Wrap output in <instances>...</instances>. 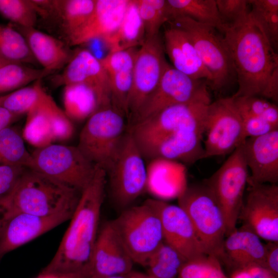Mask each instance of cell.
<instances>
[{
    "mask_svg": "<svg viewBox=\"0 0 278 278\" xmlns=\"http://www.w3.org/2000/svg\"><path fill=\"white\" fill-rule=\"evenodd\" d=\"M44 91L41 79L38 80L31 85L5 94L1 106L18 117L23 114L26 115Z\"/></svg>",
    "mask_w": 278,
    "mask_h": 278,
    "instance_id": "cell-38",
    "label": "cell"
},
{
    "mask_svg": "<svg viewBox=\"0 0 278 278\" xmlns=\"http://www.w3.org/2000/svg\"><path fill=\"white\" fill-rule=\"evenodd\" d=\"M206 255L222 260L226 237L223 213L211 190L203 182L186 186L178 197Z\"/></svg>",
    "mask_w": 278,
    "mask_h": 278,
    "instance_id": "cell-5",
    "label": "cell"
},
{
    "mask_svg": "<svg viewBox=\"0 0 278 278\" xmlns=\"http://www.w3.org/2000/svg\"><path fill=\"white\" fill-rule=\"evenodd\" d=\"M232 97L240 113L261 118L278 127V108L274 103L258 96Z\"/></svg>",
    "mask_w": 278,
    "mask_h": 278,
    "instance_id": "cell-40",
    "label": "cell"
},
{
    "mask_svg": "<svg viewBox=\"0 0 278 278\" xmlns=\"http://www.w3.org/2000/svg\"><path fill=\"white\" fill-rule=\"evenodd\" d=\"M246 269L249 278H275L266 268L261 266H253Z\"/></svg>",
    "mask_w": 278,
    "mask_h": 278,
    "instance_id": "cell-46",
    "label": "cell"
},
{
    "mask_svg": "<svg viewBox=\"0 0 278 278\" xmlns=\"http://www.w3.org/2000/svg\"><path fill=\"white\" fill-rule=\"evenodd\" d=\"M112 221L133 263L145 267L164 241L161 200L148 199L140 205L128 207Z\"/></svg>",
    "mask_w": 278,
    "mask_h": 278,
    "instance_id": "cell-4",
    "label": "cell"
},
{
    "mask_svg": "<svg viewBox=\"0 0 278 278\" xmlns=\"http://www.w3.org/2000/svg\"><path fill=\"white\" fill-rule=\"evenodd\" d=\"M265 245L266 253L264 267L275 278H278V242H268Z\"/></svg>",
    "mask_w": 278,
    "mask_h": 278,
    "instance_id": "cell-45",
    "label": "cell"
},
{
    "mask_svg": "<svg viewBox=\"0 0 278 278\" xmlns=\"http://www.w3.org/2000/svg\"><path fill=\"white\" fill-rule=\"evenodd\" d=\"M5 95H0V106H2L3 100L5 98Z\"/></svg>",
    "mask_w": 278,
    "mask_h": 278,
    "instance_id": "cell-52",
    "label": "cell"
},
{
    "mask_svg": "<svg viewBox=\"0 0 278 278\" xmlns=\"http://www.w3.org/2000/svg\"><path fill=\"white\" fill-rule=\"evenodd\" d=\"M204 159L233 152L246 139L240 113L232 96L208 105L206 113Z\"/></svg>",
    "mask_w": 278,
    "mask_h": 278,
    "instance_id": "cell-11",
    "label": "cell"
},
{
    "mask_svg": "<svg viewBox=\"0 0 278 278\" xmlns=\"http://www.w3.org/2000/svg\"><path fill=\"white\" fill-rule=\"evenodd\" d=\"M73 213L40 216L20 213L10 216L0 236V259L8 253L71 219Z\"/></svg>",
    "mask_w": 278,
    "mask_h": 278,
    "instance_id": "cell-19",
    "label": "cell"
},
{
    "mask_svg": "<svg viewBox=\"0 0 278 278\" xmlns=\"http://www.w3.org/2000/svg\"><path fill=\"white\" fill-rule=\"evenodd\" d=\"M250 15L260 27L273 48L278 43V1L249 0Z\"/></svg>",
    "mask_w": 278,
    "mask_h": 278,
    "instance_id": "cell-36",
    "label": "cell"
},
{
    "mask_svg": "<svg viewBox=\"0 0 278 278\" xmlns=\"http://www.w3.org/2000/svg\"><path fill=\"white\" fill-rule=\"evenodd\" d=\"M240 115L246 138L262 136L278 129V127L261 118L241 113Z\"/></svg>",
    "mask_w": 278,
    "mask_h": 278,
    "instance_id": "cell-43",
    "label": "cell"
},
{
    "mask_svg": "<svg viewBox=\"0 0 278 278\" xmlns=\"http://www.w3.org/2000/svg\"><path fill=\"white\" fill-rule=\"evenodd\" d=\"M130 0H96L95 10L86 23L67 39L71 45H78L100 39L103 41L117 29Z\"/></svg>",
    "mask_w": 278,
    "mask_h": 278,
    "instance_id": "cell-24",
    "label": "cell"
},
{
    "mask_svg": "<svg viewBox=\"0 0 278 278\" xmlns=\"http://www.w3.org/2000/svg\"><path fill=\"white\" fill-rule=\"evenodd\" d=\"M74 131L72 121L45 91L26 114L21 133L24 141L36 149L67 141Z\"/></svg>",
    "mask_w": 278,
    "mask_h": 278,
    "instance_id": "cell-13",
    "label": "cell"
},
{
    "mask_svg": "<svg viewBox=\"0 0 278 278\" xmlns=\"http://www.w3.org/2000/svg\"><path fill=\"white\" fill-rule=\"evenodd\" d=\"M242 146L251 172L247 183L277 184L278 129L262 136L247 138Z\"/></svg>",
    "mask_w": 278,
    "mask_h": 278,
    "instance_id": "cell-21",
    "label": "cell"
},
{
    "mask_svg": "<svg viewBox=\"0 0 278 278\" xmlns=\"http://www.w3.org/2000/svg\"><path fill=\"white\" fill-rule=\"evenodd\" d=\"M202 80L193 79L168 64L157 87L132 117L133 124L171 106L210 95L207 82Z\"/></svg>",
    "mask_w": 278,
    "mask_h": 278,
    "instance_id": "cell-12",
    "label": "cell"
},
{
    "mask_svg": "<svg viewBox=\"0 0 278 278\" xmlns=\"http://www.w3.org/2000/svg\"><path fill=\"white\" fill-rule=\"evenodd\" d=\"M167 23L168 26L165 29L163 42L172 66L193 79L206 80L210 85L212 77L187 34L180 28Z\"/></svg>",
    "mask_w": 278,
    "mask_h": 278,
    "instance_id": "cell-23",
    "label": "cell"
},
{
    "mask_svg": "<svg viewBox=\"0 0 278 278\" xmlns=\"http://www.w3.org/2000/svg\"><path fill=\"white\" fill-rule=\"evenodd\" d=\"M51 73L43 68H32L21 63L6 62L0 66V94L14 91Z\"/></svg>",
    "mask_w": 278,
    "mask_h": 278,
    "instance_id": "cell-34",
    "label": "cell"
},
{
    "mask_svg": "<svg viewBox=\"0 0 278 278\" xmlns=\"http://www.w3.org/2000/svg\"><path fill=\"white\" fill-rule=\"evenodd\" d=\"M210 95L169 107L156 115L132 124L129 131L134 136L190 131L202 133Z\"/></svg>",
    "mask_w": 278,
    "mask_h": 278,
    "instance_id": "cell-17",
    "label": "cell"
},
{
    "mask_svg": "<svg viewBox=\"0 0 278 278\" xmlns=\"http://www.w3.org/2000/svg\"><path fill=\"white\" fill-rule=\"evenodd\" d=\"M128 278H154L147 273L132 270L127 275Z\"/></svg>",
    "mask_w": 278,
    "mask_h": 278,
    "instance_id": "cell-49",
    "label": "cell"
},
{
    "mask_svg": "<svg viewBox=\"0 0 278 278\" xmlns=\"http://www.w3.org/2000/svg\"><path fill=\"white\" fill-rule=\"evenodd\" d=\"M0 57L8 62L23 64L37 62L24 36L11 24H0Z\"/></svg>",
    "mask_w": 278,
    "mask_h": 278,
    "instance_id": "cell-35",
    "label": "cell"
},
{
    "mask_svg": "<svg viewBox=\"0 0 278 278\" xmlns=\"http://www.w3.org/2000/svg\"><path fill=\"white\" fill-rule=\"evenodd\" d=\"M31 153L25 146L21 132L9 126L0 131V165L30 168Z\"/></svg>",
    "mask_w": 278,
    "mask_h": 278,
    "instance_id": "cell-32",
    "label": "cell"
},
{
    "mask_svg": "<svg viewBox=\"0 0 278 278\" xmlns=\"http://www.w3.org/2000/svg\"><path fill=\"white\" fill-rule=\"evenodd\" d=\"M106 172L111 197L120 207H128L146 190L147 167L129 131L124 134Z\"/></svg>",
    "mask_w": 278,
    "mask_h": 278,
    "instance_id": "cell-7",
    "label": "cell"
},
{
    "mask_svg": "<svg viewBox=\"0 0 278 278\" xmlns=\"http://www.w3.org/2000/svg\"><path fill=\"white\" fill-rule=\"evenodd\" d=\"M107 175L97 166L89 185L81 192L70 223L55 255L41 273L80 274L89 277L104 201Z\"/></svg>",
    "mask_w": 278,
    "mask_h": 278,
    "instance_id": "cell-1",
    "label": "cell"
},
{
    "mask_svg": "<svg viewBox=\"0 0 278 278\" xmlns=\"http://www.w3.org/2000/svg\"><path fill=\"white\" fill-rule=\"evenodd\" d=\"M218 13L224 25H232L247 19L250 13L248 0H216Z\"/></svg>",
    "mask_w": 278,
    "mask_h": 278,
    "instance_id": "cell-42",
    "label": "cell"
},
{
    "mask_svg": "<svg viewBox=\"0 0 278 278\" xmlns=\"http://www.w3.org/2000/svg\"><path fill=\"white\" fill-rule=\"evenodd\" d=\"M36 278H85L84 276L79 274H67L62 275L54 273H41Z\"/></svg>",
    "mask_w": 278,
    "mask_h": 278,
    "instance_id": "cell-48",
    "label": "cell"
},
{
    "mask_svg": "<svg viewBox=\"0 0 278 278\" xmlns=\"http://www.w3.org/2000/svg\"><path fill=\"white\" fill-rule=\"evenodd\" d=\"M161 216L165 242L187 260L206 255L189 218L179 205L161 200Z\"/></svg>",
    "mask_w": 278,
    "mask_h": 278,
    "instance_id": "cell-22",
    "label": "cell"
},
{
    "mask_svg": "<svg viewBox=\"0 0 278 278\" xmlns=\"http://www.w3.org/2000/svg\"><path fill=\"white\" fill-rule=\"evenodd\" d=\"M253 231L241 225L224 239L222 260L234 270L253 266L264 267L266 248Z\"/></svg>",
    "mask_w": 278,
    "mask_h": 278,
    "instance_id": "cell-25",
    "label": "cell"
},
{
    "mask_svg": "<svg viewBox=\"0 0 278 278\" xmlns=\"http://www.w3.org/2000/svg\"><path fill=\"white\" fill-rule=\"evenodd\" d=\"M187 261L177 251L163 241L149 257L146 268L154 278H177Z\"/></svg>",
    "mask_w": 278,
    "mask_h": 278,
    "instance_id": "cell-33",
    "label": "cell"
},
{
    "mask_svg": "<svg viewBox=\"0 0 278 278\" xmlns=\"http://www.w3.org/2000/svg\"><path fill=\"white\" fill-rule=\"evenodd\" d=\"M140 16L143 24L145 39L160 34V29L171 19L167 0H136Z\"/></svg>",
    "mask_w": 278,
    "mask_h": 278,
    "instance_id": "cell-37",
    "label": "cell"
},
{
    "mask_svg": "<svg viewBox=\"0 0 278 278\" xmlns=\"http://www.w3.org/2000/svg\"><path fill=\"white\" fill-rule=\"evenodd\" d=\"M6 222L5 217V212L2 207L0 206V236L2 234Z\"/></svg>",
    "mask_w": 278,
    "mask_h": 278,
    "instance_id": "cell-50",
    "label": "cell"
},
{
    "mask_svg": "<svg viewBox=\"0 0 278 278\" xmlns=\"http://www.w3.org/2000/svg\"><path fill=\"white\" fill-rule=\"evenodd\" d=\"M96 0L54 1L52 14L60 18L68 39L86 23L93 14Z\"/></svg>",
    "mask_w": 278,
    "mask_h": 278,
    "instance_id": "cell-30",
    "label": "cell"
},
{
    "mask_svg": "<svg viewBox=\"0 0 278 278\" xmlns=\"http://www.w3.org/2000/svg\"><path fill=\"white\" fill-rule=\"evenodd\" d=\"M177 278H228L222 270L220 261L213 255H204L187 260Z\"/></svg>",
    "mask_w": 278,
    "mask_h": 278,
    "instance_id": "cell-41",
    "label": "cell"
},
{
    "mask_svg": "<svg viewBox=\"0 0 278 278\" xmlns=\"http://www.w3.org/2000/svg\"><path fill=\"white\" fill-rule=\"evenodd\" d=\"M247 185L238 220L260 239L278 242L277 184Z\"/></svg>",
    "mask_w": 278,
    "mask_h": 278,
    "instance_id": "cell-15",
    "label": "cell"
},
{
    "mask_svg": "<svg viewBox=\"0 0 278 278\" xmlns=\"http://www.w3.org/2000/svg\"><path fill=\"white\" fill-rule=\"evenodd\" d=\"M167 23L187 34L212 77L211 88L219 90L225 86L235 73L228 47L218 30L186 16L176 17Z\"/></svg>",
    "mask_w": 278,
    "mask_h": 278,
    "instance_id": "cell-8",
    "label": "cell"
},
{
    "mask_svg": "<svg viewBox=\"0 0 278 278\" xmlns=\"http://www.w3.org/2000/svg\"><path fill=\"white\" fill-rule=\"evenodd\" d=\"M221 32L237 78L233 96L266 98L269 83L278 78V56L260 27L249 13L241 22L224 25Z\"/></svg>",
    "mask_w": 278,
    "mask_h": 278,
    "instance_id": "cell-2",
    "label": "cell"
},
{
    "mask_svg": "<svg viewBox=\"0 0 278 278\" xmlns=\"http://www.w3.org/2000/svg\"><path fill=\"white\" fill-rule=\"evenodd\" d=\"M203 134L181 131L132 136L144 159H162L192 164L204 159Z\"/></svg>",
    "mask_w": 278,
    "mask_h": 278,
    "instance_id": "cell-16",
    "label": "cell"
},
{
    "mask_svg": "<svg viewBox=\"0 0 278 278\" xmlns=\"http://www.w3.org/2000/svg\"><path fill=\"white\" fill-rule=\"evenodd\" d=\"M89 278H128L127 275H116V276H108V277H89Z\"/></svg>",
    "mask_w": 278,
    "mask_h": 278,
    "instance_id": "cell-51",
    "label": "cell"
},
{
    "mask_svg": "<svg viewBox=\"0 0 278 278\" xmlns=\"http://www.w3.org/2000/svg\"><path fill=\"white\" fill-rule=\"evenodd\" d=\"M181 163L162 159L149 161L147 167L146 190L159 196L164 195L165 188L183 177L184 167Z\"/></svg>",
    "mask_w": 278,
    "mask_h": 278,
    "instance_id": "cell-31",
    "label": "cell"
},
{
    "mask_svg": "<svg viewBox=\"0 0 278 278\" xmlns=\"http://www.w3.org/2000/svg\"><path fill=\"white\" fill-rule=\"evenodd\" d=\"M81 192L26 168L10 192L0 199L6 219L16 213L48 216L74 213Z\"/></svg>",
    "mask_w": 278,
    "mask_h": 278,
    "instance_id": "cell-3",
    "label": "cell"
},
{
    "mask_svg": "<svg viewBox=\"0 0 278 278\" xmlns=\"http://www.w3.org/2000/svg\"><path fill=\"white\" fill-rule=\"evenodd\" d=\"M58 82L64 85L86 84L96 92L101 109L112 107L108 74L100 59L88 49H80L73 53Z\"/></svg>",
    "mask_w": 278,
    "mask_h": 278,
    "instance_id": "cell-20",
    "label": "cell"
},
{
    "mask_svg": "<svg viewBox=\"0 0 278 278\" xmlns=\"http://www.w3.org/2000/svg\"><path fill=\"white\" fill-rule=\"evenodd\" d=\"M18 118V117L8 110L0 106V131L6 127L11 126Z\"/></svg>",
    "mask_w": 278,
    "mask_h": 278,
    "instance_id": "cell-47",
    "label": "cell"
},
{
    "mask_svg": "<svg viewBox=\"0 0 278 278\" xmlns=\"http://www.w3.org/2000/svg\"><path fill=\"white\" fill-rule=\"evenodd\" d=\"M124 116L112 107L100 109L88 119L77 146L84 155L106 172L125 134Z\"/></svg>",
    "mask_w": 278,
    "mask_h": 278,
    "instance_id": "cell-9",
    "label": "cell"
},
{
    "mask_svg": "<svg viewBox=\"0 0 278 278\" xmlns=\"http://www.w3.org/2000/svg\"><path fill=\"white\" fill-rule=\"evenodd\" d=\"M242 144L203 182L211 190L223 213L226 236L236 229L249 176Z\"/></svg>",
    "mask_w": 278,
    "mask_h": 278,
    "instance_id": "cell-10",
    "label": "cell"
},
{
    "mask_svg": "<svg viewBox=\"0 0 278 278\" xmlns=\"http://www.w3.org/2000/svg\"><path fill=\"white\" fill-rule=\"evenodd\" d=\"M26 168L19 166L0 165V199L10 192Z\"/></svg>",
    "mask_w": 278,
    "mask_h": 278,
    "instance_id": "cell-44",
    "label": "cell"
},
{
    "mask_svg": "<svg viewBox=\"0 0 278 278\" xmlns=\"http://www.w3.org/2000/svg\"><path fill=\"white\" fill-rule=\"evenodd\" d=\"M63 102V111L72 121H80L88 119L101 109L95 91L83 83L64 85Z\"/></svg>",
    "mask_w": 278,
    "mask_h": 278,
    "instance_id": "cell-28",
    "label": "cell"
},
{
    "mask_svg": "<svg viewBox=\"0 0 278 278\" xmlns=\"http://www.w3.org/2000/svg\"><path fill=\"white\" fill-rule=\"evenodd\" d=\"M12 26L24 36L33 58L43 68L53 72L66 65L70 60L73 53L61 40L34 27Z\"/></svg>",
    "mask_w": 278,
    "mask_h": 278,
    "instance_id": "cell-26",
    "label": "cell"
},
{
    "mask_svg": "<svg viewBox=\"0 0 278 278\" xmlns=\"http://www.w3.org/2000/svg\"><path fill=\"white\" fill-rule=\"evenodd\" d=\"M30 168L81 192L90 183L97 166L77 146L54 143L36 148Z\"/></svg>",
    "mask_w": 278,
    "mask_h": 278,
    "instance_id": "cell-6",
    "label": "cell"
},
{
    "mask_svg": "<svg viewBox=\"0 0 278 278\" xmlns=\"http://www.w3.org/2000/svg\"><path fill=\"white\" fill-rule=\"evenodd\" d=\"M171 19L186 16L201 23L216 28L221 32L223 23L216 6V0H167Z\"/></svg>",
    "mask_w": 278,
    "mask_h": 278,
    "instance_id": "cell-29",
    "label": "cell"
},
{
    "mask_svg": "<svg viewBox=\"0 0 278 278\" xmlns=\"http://www.w3.org/2000/svg\"><path fill=\"white\" fill-rule=\"evenodd\" d=\"M145 40L143 24L136 0H130L124 18L116 31L103 42L110 53L140 47Z\"/></svg>",
    "mask_w": 278,
    "mask_h": 278,
    "instance_id": "cell-27",
    "label": "cell"
},
{
    "mask_svg": "<svg viewBox=\"0 0 278 278\" xmlns=\"http://www.w3.org/2000/svg\"><path fill=\"white\" fill-rule=\"evenodd\" d=\"M7 62L8 61H7L0 57V66L2 65L3 64Z\"/></svg>",
    "mask_w": 278,
    "mask_h": 278,
    "instance_id": "cell-53",
    "label": "cell"
},
{
    "mask_svg": "<svg viewBox=\"0 0 278 278\" xmlns=\"http://www.w3.org/2000/svg\"><path fill=\"white\" fill-rule=\"evenodd\" d=\"M168 63L160 34L145 39L139 47L127 102V116L133 117L159 84Z\"/></svg>",
    "mask_w": 278,
    "mask_h": 278,
    "instance_id": "cell-14",
    "label": "cell"
},
{
    "mask_svg": "<svg viewBox=\"0 0 278 278\" xmlns=\"http://www.w3.org/2000/svg\"><path fill=\"white\" fill-rule=\"evenodd\" d=\"M134 264L112 221L105 222L98 231L90 264L89 278L126 275L133 270Z\"/></svg>",
    "mask_w": 278,
    "mask_h": 278,
    "instance_id": "cell-18",
    "label": "cell"
},
{
    "mask_svg": "<svg viewBox=\"0 0 278 278\" xmlns=\"http://www.w3.org/2000/svg\"><path fill=\"white\" fill-rule=\"evenodd\" d=\"M0 14L12 25L22 28L34 27L38 15L30 0H0Z\"/></svg>",
    "mask_w": 278,
    "mask_h": 278,
    "instance_id": "cell-39",
    "label": "cell"
}]
</instances>
